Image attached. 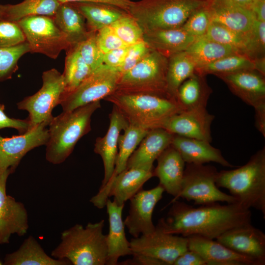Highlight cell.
<instances>
[{
	"mask_svg": "<svg viewBox=\"0 0 265 265\" xmlns=\"http://www.w3.org/2000/svg\"><path fill=\"white\" fill-rule=\"evenodd\" d=\"M4 106L0 104V130L4 128H13L19 134H23L29 131V122L28 119H19L10 118L4 112Z\"/></svg>",
	"mask_w": 265,
	"mask_h": 265,
	"instance_id": "47",
	"label": "cell"
},
{
	"mask_svg": "<svg viewBox=\"0 0 265 265\" xmlns=\"http://www.w3.org/2000/svg\"><path fill=\"white\" fill-rule=\"evenodd\" d=\"M12 173L9 169L0 174V244L8 243L13 234L24 236L29 228L25 205L6 193L7 178Z\"/></svg>",
	"mask_w": 265,
	"mask_h": 265,
	"instance_id": "16",
	"label": "cell"
},
{
	"mask_svg": "<svg viewBox=\"0 0 265 265\" xmlns=\"http://www.w3.org/2000/svg\"><path fill=\"white\" fill-rule=\"evenodd\" d=\"M124 205H118L109 199L106 202L109 221V232L106 235V265H116L120 257L132 255L130 242L126 236L122 219Z\"/></svg>",
	"mask_w": 265,
	"mask_h": 265,
	"instance_id": "23",
	"label": "cell"
},
{
	"mask_svg": "<svg viewBox=\"0 0 265 265\" xmlns=\"http://www.w3.org/2000/svg\"><path fill=\"white\" fill-rule=\"evenodd\" d=\"M252 59L265 57V22L256 21L253 29Z\"/></svg>",
	"mask_w": 265,
	"mask_h": 265,
	"instance_id": "46",
	"label": "cell"
},
{
	"mask_svg": "<svg viewBox=\"0 0 265 265\" xmlns=\"http://www.w3.org/2000/svg\"><path fill=\"white\" fill-rule=\"evenodd\" d=\"M216 240L236 252L265 265V234L251 223L231 229Z\"/></svg>",
	"mask_w": 265,
	"mask_h": 265,
	"instance_id": "19",
	"label": "cell"
},
{
	"mask_svg": "<svg viewBox=\"0 0 265 265\" xmlns=\"http://www.w3.org/2000/svg\"><path fill=\"white\" fill-rule=\"evenodd\" d=\"M1 262H0V265H1Z\"/></svg>",
	"mask_w": 265,
	"mask_h": 265,
	"instance_id": "55",
	"label": "cell"
},
{
	"mask_svg": "<svg viewBox=\"0 0 265 265\" xmlns=\"http://www.w3.org/2000/svg\"><path fill=\"white\" fill-rule=\"evenodd\" d=\"M218 171L212 165L186 163L179 195L196 205L237 203L230 194L221 191L216 184Z\"/></svg>",
	"mask_w": 265,
	"mask_h": 265,
	"instance_id": "8",
	"label": "cell"
},
{
	"mask_svg": "<svg viewBox=\"0 0 265 265\" xmlns=\"http://www.w3.org/2000/svg\"><path fill=\"white\" fill-rule=\"evenodd\" d=\"M216 184L228 190L242 207L260 211L265 217V148L238 168L218 172Z\"/></svg>",
	"mask_w": 265,
	"mask_h": 265,
	"instance_id": "3",
	"label": "cell"
},
{
	"mask_svg": "<svg viewBox=\"0 0 265 265\" xmlns=\"http://www.w3.org/2000/svg\"><path fill=\"white\" fill-rule=\"evenodd\" d=\"M53 18L65 35L69 47L78 45L90 33L84 17L71 2L60 3Z\"/></svg>",
	"mask_w": 265,
	"mask_h": 265,
	"instance_id": "28",
	"label": "cell"
},
{
	"mask_svg": "<svg viewBox=\"0 0 265 265\" xmlns=\"http://www.w3.org/2000/svg\"><path fill=\"white\" fill-rule=\"evenodd\" d=\"M130 242L132 255L153 258L164 265H173L176 259L188 249L187 237L168 233L159 223L153 233L133 238Z\"/></svg>",
	"mask_w": 265,
	"mask_h": 265,
	"instance_id": "12",
	"label": "cell"
},
{
	"mask_svg": "<svg viewBox=\"0 0 265 265\" xmlns=\"http://www.w3.org/2000/svg\"><path fill=\"white\" fill-rule=\"evenodd\" d=\"M251 11L257 21L265 22V0H257Z\"/></svg>",
	"mask_w": 265,
	"mask_h": 265,
	"instance_id": "52",
	"label": "cell"
},
{
	"mask_svg": "<svg viewBox=\"0 0 265 265\" xmlns=\"http://www.w3.org/2000/svg\"><path fill=\"white\" fill-rule=\"evenodd\" d=\"M255 112V126L265 137V104L254 108Z\"/></svg>",
	"mask_w": 265,
	"mask_h": 265,
	"instance_id": "51",
	"label": "cell"
},
{
	"mask_svg": "<svg viewBox=\"0 0 265 265\" xmlns=\"http://www.w3.org/2000/svg\"><path fill=\"white\" fill-rule=\"evenodd\" d=\"M164 191L159 185L149 190L141 189L130 199L129 214L125 226L133 238L153 233L156 226L152 220L154 208Z\"/></svg>",
	"mask_w": 265,
	"mask_h": 265,
	"instance_id": "15",
	"label": "cell"
},
{
	"mask_svg": "<svg viewBox=\"0 0 265 265\" xmlns=\"http://www.w3.org/2000/svg\"><path fill=\"white\" fill-rule=\"evenodd\" d=\"M48 126L42 123L25 133L11 137L0 135V174L9 169L13 173L28 152L47 144Z\"/></svg>",
	"mask_w": 265,
	"mask_h": 265,
	"instance_id": "14",
	"label": "cell"
},
{
	"mask_svg": "<svg viewBox=\"0 0 265 265\" xmlns=\"http://www.w3.org/2000/svg\"><path fill=\"white\" fill-rule=\"evenodd\" d=\"M26 41L17 22L0 20V48L15 46Z\"/></svg>",
	"mask_w": 265,
	"mask_h": 265,
	"instance_id": "43",
	"label": "cell"
},
{
	"mask_svg": "<svg viewBox=\"0 0 265 265\" xmlns=\"http://www.w3.org/2000/svg\"><path fill=\"white\" fill-rule=\"evenodd\" d=\"M109 121L106 134L96 139L94 150L101 157L104 167V177L100 188L106 185L112 175L118 152V138L129 124L124 115L114 106L109 114Z\"/></svg>",
	"mask_w": 265,
	"mask_h": 265,
	"instance_id": "21",
	"label": "cell"
},
{
	"mask_svg": "<svg viewBox=\"0 0 265 265\" xmlns=\"http://www.w3.org/2000/svg\"><path fill=\"white\" fill-rule=\"evenodd\" d=\"M187 238L188 249L200 255L207 265H264L256 259L236 252L217 240L197 236Z\"/></svg>",
	"mask_w": 265,
	"mask_h": 265,
	"instance_id": "20",
	"label": "cell"
},
{
	"mask_svg": "<svg viewBox=\"0 0 265 265\" xmlns=\"http://www.w3.org/2000/svg\"><path fill=\"white\" fill-rule=\"evenodd\" d=\"M4 12V5L0 4V20H3Z\"/></svg>",
	"mask_w": 265,
	"mask_h": 265,
	"instance_id": "54",
	"label": "cell"
},
{
	"mask_svg": "<svg viewBox=\"0 0 265 265\" xmlns=\"http://www.w3.org/2000/svg\"><path fill=\"white\" fill-rule=\"evenodd\" d=\"M123 131V133L120 134L118 138V152L114 170L108 182L112 180L127 168L130 157L149 130L129 123Z\"/></svg>",
	"mask_w": 265,
	"mask_h": 265,
	"instance_id": "35",
	"label": "cell"
},
{
	"mask_svg": "<svg viewBox=\"0 0 265 265\" xmlns=\"http://www.w3.org/2000/svg\"><path fill=\"white\" fill-rule=\"evenodd\" d=\"M174 135L162 128L149 130L130 157L127 168L153 166L154 161L171 144Z\"/></svg>",
	"mask_w": 265,
	"mask_h": 265,
	"instance_id": "26",
	"label": "cell"
},
{
	"mask_svg": "<svg viewBox=\"0 0 265 265\" xmlns=\"http://www.w3.org/2000/svg\"><path fill=\"white\" fill-rule=\"evenodd\" d=\"M30 52L26 41L15 46L0 48V81L11 79L18 69L19 59Z\"/></svg>",
	"mask_w": 265,
	"mask_h": 265,
	"instance_id": "39",
	"label": "cell"
},
{
	"mask_svg": "<svg viewBox=\"0 0 265 265\" xmlns=\"http://www.w3.org/2000/svg\"><path fill=\"white\" fill-rule=\"evenodd\" d=\"M233 2L251 10L257 0H231Z\"/></svg>",
	"mask_w": 265,
	"mask_h": 265,
	"instance_id": "53",
	"label": "cell"
},
{
	"mask_svg": "<svg viewBox=\"0 0 265 265\" xmlns=\"http://www.w3.org/2000/svg\"><path fill=\"white\" fill-rule=\"evenodd\" d=\"M96 37L98 46L104 53L114 49L129 46L115 34L110 26L98 30Z\"/></svg>",
	"mask_w": 265,
	"mask_h": 265,
	"instance_id": "45",
	"label": "cell"
},
{
	"mask_svg": "<svg viewBox=\"0 0 265 265\" xmlns=\"http://www.w3.org/2000/svg\"><path fill=\"white\" fill-rule=\"evenodd\" d=\"M197 65L192 57L186 52L175 53L168 57L166 82L169 95L177 100L179 87L195 73Z\"/></svg>",
	"mask_w": 265,
	"mask_h": 265,
	"instance_id": "33",
	"label": "cell"
},
{
	"mask_svg": "<svg viewBox=\"0 0 265 265\" xmlns=\"http://www.w3.org/2000/svg\"><path fill=\"white\" fill-rule=\"evenodd\" d=\"M96 34L97 32H90L85 39L75 45L92 72L104 64V53L98 46Z\"/></svg>",
	"mask_w": 265,
	"mask_h": 265,
	"instance_id": "42",
	"label": "cell"
},
{
	"mask_svg": "<svg viewBox=\"0 0 265 265\" xmlns=\"http://www.w3.org/2000/svg\"><path fill=\"white\" fill-rule=\"evenodd\" d=\"M253 30L244 33L229 28L223 25L211 22L207 33V38L231 47L238 53L252 59Z\"/></svg>",
	"mask_w": 265,
	"mask_h": 265,
	"instance_id": "32",
	"label": "cell"
},
{
	"mask_svg": "<svg viewBox=\"0 0 265 265\" xmlns=\"http://www.w3.org/2000/svg\"><path fill=\"white\" fill-rule=\"evenodd\" d=\"M212 92L206 76L195 73L180 85L177 99L182 110L206 108Z\"/></svg>",
	"mask_w": 265,
	"mask_h": 265,
	"instance_id": "30",
	"label": "cell"
},
{
	"mask_svg": "<svg viewBox=\"0 0 265 265\" xmlns=\"http://www.w3.org/2000/svg\"><path fill=\"white\" fill-rule=\"evenodd\" d=\"M185 51L193 59L197 67L227 55L238 53L231 47L209 39L205 36L196 38Z\"/></svg>",
	"mask_w": 265,
	"mask_h": 265,
	"instance_id": "36",
	"label": "cell"
},
{
	"mask_svg": "<svg viewBox=\"0 0 265 265\" xmlns=\"http://www.w3.org/2000/svg\"><path fill=\"white\" fill-rule=\"evenodd\" d=\"M214 118L206 108L182 110L167 119L161 128L175 135L211 142Z\"/></svg>",
	"mask_w": 265,
	"mask_h": 265,
	"instance_id": "17",
	"label": "cell"
},
{
	"mask_svg": "<svg viewBox=\"0 0 265 265\" xmlns=\"http://www.w3.org/2000/svg\"><path fill=\"white\" fill-rule=\"evenodd\" d=\"M251 219L250 210L238 203L193 207L176 200L172 201L167 218H161L158 223L168 233L216 239L231 229L251 223Z\"/></svg>",
	"mask_w": 265,
	"mask_h": 265,
	"instance_id": "1",
	"label": "cell"
},
{
	"mask_svg": "<svg viewBox=\"0 0 265 265\" xmlns=\"http://www.w3.org/2000/svg\"><path fill=\"white\" fill-rule=\"evenodd\" d=\"M104 220L76 224L61 233V241L51 252L54 258L68 261L73 265H105L107 249L106 235L103 232Z\"/></svg>",
	"mask_w": 265,
	"mask_h": 265,
	"instance_id": "2",
	"label": "cell"
},
{
	"mask_svg": "<svg viewBox=\"0 0 265 265\" xmlns=\"http://www.w3.org/2000/svg\"><path fill=\"white\" fill-rule=\"evenodd\" d=\"M60 4L58 0H24L16 4H5L3 20L17 22L30 16L53 17Z\"/></svg>",
	"mask_w": 265,
	"mask_h": 265,
	"instance_id": "34",
	"label": "cell"
},
{
	"mask_svg": "<svg viewBox=\"0 0 265 265\" xmlns=\"http://www.w3.org/2000/svg\"><path fill=\"white\" fill-rule=\"evenodd\" d=\"M120 75L117 69L103 64L74 90L63 94L59 102L63 111L104 99L115 91Z\"/></svg>",
	"mask_w": 265,
	"mask_h": 265,
	"instance_id": "11",
	"label": "cell"
},
{
	"mask_svg": "<svg viewBox=\"0 0 265 265\" xmlns=\"http://www.w3.org/2000/svg\"><path fill=\"white\" fill-rule=\"evenodd\" d=\"M246 69H255L254 60L246 55L238 53L197 67L195 73L206 76L209 74L216 75Z\"/></svg>",
	"mask_w": 265,
	"mask_h": 265,
	"instance_id": "38",
	"label": "cell"
},
{
	"mask_svg": "<svg viewBox=\"0 0 265 265\" xmlns=\"http://www.w3.org/2000/svg\"><path fill=\"white\" fill-rule=\"evenodd\" d=\"M173 265H207L203 258L197 252L187 249L179 256Z\"/></svg>",
	"mask_w": 265,
	"mask_h": 265,
	"instance_id": "49",
	"label": "cell"
},
{
	"mask_svg": "<svg viewBox=\"0 0 265 265\" xmlns=\"http://www.w3.org/2000/svg\"><path fill=\"white\" fill-rule=\"evenodd\" d=\"M129 46L111 50L104 54V64L117 69L123 62L127 55Z\"/></svg>",
	"mask_w": 265,
	"mask_h": 265,
	"instance_id": "48",
	"label": "cell"
},
{
	"mask_svg": "<svg viewBox=\"0 0 265 265\" xmlns=\"http://www.w3.org/2000/svg\"><path fill=\"white\" fill-rule=\"evenodd\" d=\"M168 61V57L152 50L132 68L120 74L114 92L150 94L174 98L167 88Z\"/></svg>",
	"mask_w": 265,
	"mask_h": 265,
	"instance_id": "7",
	"label": "cell"
},
{
	"mask_svg": "<svg viewBox=\"0 0 265 265\" xmlns=\"http://www.w3.org/2000/svg\"><path fill=\"white\" fill-rule=\"evenodd\" d=\"M154 166L126 168L112 180L99 188L90 202L98 209H103L109 197L118 205H125L139 190L143 185L154 176Z\"/></svg>",
	"mask_w": 265,
	"mask_h": 265,
	"instance_id": "13",
	"label": "cell"
},
{
	"mask_svg": "<svg viewBox=\"0 0 265 265\" xmlns=\"http://www.w3.org/2000/svg\"><path fill=\"white\" fill-rule=\"evenodd\" d=\"M66 51L65 67L62 74L65 82L63 94L74 90L93 72L80 55L76 46L69 47Z\"/></svg>",
	"mask_w": 265,
	"mask_h": 265,
	"instance_id": "37",
	"label": "cell"
},
{
	"mask_svg": "<svg viewBox=\"0 0 265 265\" xmlns=\"http://www.w3.org/2000/svg\"><path fill=\"white\" fill-rule=\"evenodd\" d=\"M104 100L115 106L129 123L151 130L182 110L173 98L150 94L114 92Z\"/></svg>",
	"mask_w": 265,
	"mask_h": 265,
	"instance_id": "5",
	"label": "cell"
},
{
	"mask_svg": "<svg viewBox=\"0 0 265 265\" xmlns=\"http://www.w3.org/2000/svg\"><path fill=\"white\" fill-rule=\"evenodd\" d=\"M195 39L181 27L153 31L143 35V41L152 50L168 58L186 51Z\"/></svg>",
	"mask_w": 265,
	"mask_h": 265,
	"instance_id": "27",
	"label": "cell"
},
{
	"mask_svg": "<svg viewBox=\"0 0 265 265\" xmlns=\"http://www.w3.org/2000/svg\"><path fill=\"white\" fill-rule=\"evenodd\" d=\"M4 263L8 265H69L66 260L50 256L32 236L26 238L19 248L6 256Z\"/></svg>",
	"mask_w": 265,
	"mask_h": 265,
	"instance_id": "29",
	"label": "cell"
},
{
	"mask_svg": "<svg viewBox=\"0 0 265 265\" xmlns=\"http://www.w3.org/2000/svg\"><path fill=\"white\" fill-rule=\"evenodd\" d=\"M157 160L158 164L154 169V176L159 178V185L164 190L174 196L173 200H177L181 189L186 162L171 144Z\"/></svg>",
	"mask_w": 265,
	"mask_h": 265,
	"instance_id": "24",
	"label": "cell"
},
{
	"mask_svg": "<svg viewBox=\"0 0 265 265\" xmlns=\"http://www.w3.org/2000/svg\"><path fill=\"white\" fill-rule=\"evenodd\" d=\"M171 145L186 163L213 162L223 166L233 167L224 158L220 150L212 146L209 141L174 134Z\"/></svg>",
	"mask_w": 265,
	"mask_h": 265,
	"instance_id": "25",
	"label": "cell"
},
{
	"mask_svg": "<svg viewBox=\"0 0 265 265\" xmlns=\"http://www.w3.org/2000/svg\"><path fill=\"white\" fill-rule=\"evenodd\" d=\"M212 22L238 31H252L257 21L253 12L231 0H207Z\"/></svg>",
	"mask_w": 265,
	"mask_h": 265,
	"instance_id": "22",
	"label": "cell"
},
{
	"mask_svg": "<svg viewBox=\"0 0 265 265\" xmlns=\"http://www.w3.org/2000/svg\"><path fill=\"white\" fill-rule=\"evenodd\" d=\"M152 50L144 41L129 46L125 59L117 69L120 74L130 70L141 61Z\"/></svg>",
	"mask_w": 265,
	"mask_h": 265,
	"instance_id": "44",
	"label": "cell"
},
{
	"mask_svg": "<svg viewBox=\"0 0 265 265\" xmlns=\"http://www.w3.org/2000/svg\"><path fill=\"white\" fill-rule=\"evenodd\" d=\"M60 3L64 2H94L111 5L117 7L128 13L132 1L131 0H58Z\"/></svg>",
	"mask_w": 265,
	"mask_h": 265,
	"instance_id": "50",
	"label": "cell"
},
{
	"mask_svg": "<svg viewBox=\"0 0 265 265\" xmlns=\"http://www.w3.org/2000/svg\"><path fill=\"white\" fill-rule=\"evenodd\" d=\"M206 2L199 7L187 18L181 28L190 35L197 38L204 36L212 22Z\"/></svg>",
	"mask_w": 265,
	"mask_h": 265,
	"instance_id": "41",
	"label": "cell"
},
{
	"mask_svg": "<svg viewBox=\"0 0 265 265\" xmlns=\"http://www.w3.org/2000/svg\"><path fill=\"white\" fill-rule=\"evenodd\" d=\"M207 0H140L132 1L128 13L144 33L181 27Z\"/></svg>",
	"mask_w": 265,
	"mask_h": 265,
	"instance_id": "6",
	"label": "cell"
},
{
	"mask_svg": "<svg viewBox=\"0 0 265 265\" xmlns=\"http://www.w3.org/2000/svg\"><path fill=\"white\" fill-rule=\"evenodd\" d=\"M27 42L30 53H40L56 59L69 44L65 35L59 29L53 17L35 15L18 22Z\"/></svg>",
	"mask_w": 265,
	"mask_h": 265,
	"instance_id": "10",
	"label": "cell"
},
{
	"mask_svg": "<svg viewBox=\"0 0 265 265\" xmlns=\"http://www.w3.org/2000/svg\"><path fill=\"white\" fill-rule=\"evenodd\" d=\"M215 76L234 95L254 108L265 104V76L256 70H242Z\"/></svg>",
	"mask_w": 265,
	"mask_h": 265,
	"instance_id": "18",
	"label": "cell"
},
{
	"mask_svg": "<svg viewBox=\"0 0 265 265\" xmlns=\"http://www.w3.org/2000/svg\"><path fill=\"white\" fill-rule=\"evenodd\" d=\"M71 3L84 17L89 32H97L128 13L117 7L104 3Z\"/></svg>",
	"mask_w": 265,
	"mask_h": 265,
	"instance_id": "31",
	"label": "cell"
},
{
	"mask_svg": "<svg viewBox=\"0 0 265 265\" xmlns=\"http://www.w3.org/2000/svg\"><path fill=\"white\" fill-rule=\"evenodd\" d=\"M109 26L115 34L129 46L143 41L144 33L141 28L129 13Z\"/></svg>",
	"mask_w": 265,
	"mask_h": 265,
	"instance_id": "40",
	"label": "cell"
},
{
	"mask_svg": "<svg viewBox=\"0 0 265 265\" xmlns=\"http://www.w3.org/2000/svg\"><path fill=\"white\" fill-rule=\"evenodd\" d=\"M100 107V101H96L53 118L46 144L47 161L59 164L68 158L78 141L91 130V116Z\"/></svg>",
	"mask_w": 265,
	"mask_h": 265,
	"instance_id": "4",
	"label": "cell"
},
{
	"mask_svg": "<svg viewBox=\"0 0 265 265\" xmlns=\"http://www.w3.org/2000/svg\"><path fill=\"white\" fill-rule=\"evenodd\" d=\"M42 78L43 85L40 89L17 103L18 109L28 112L29 131L42 123L49 125L53 117L52 110L59 105L65 91L63 75L56 69L53 68L44 72Z\"/></svg>",
	"mask_w": 265,
	"mask_h": 265,
	"instance_id": "9",
	"label": "cell"
}]
</instances>
